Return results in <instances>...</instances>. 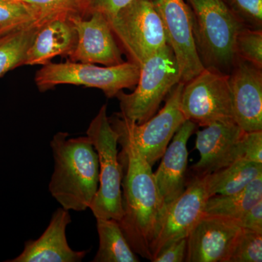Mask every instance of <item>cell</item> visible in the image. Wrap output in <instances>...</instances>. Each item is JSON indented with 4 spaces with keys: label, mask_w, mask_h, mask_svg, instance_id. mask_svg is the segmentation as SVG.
I'll return each mask as SVG.
<instances>
[{
    "label": "cell",
    "mask_w": 262,
    "mask_h": 262,
    "mask_svg": "<svg viewBox=\"0 0 262 262\" xmlns=\"http://www.w3.org/2000/svg\"><path fill=\"white\" fill-rule=\"evenodd\" d=\"M72 222L70 211L58 208L39 238L27 241L23 251L8 262H80L87 251H75L69 246L67 228Z\"/></svg>",
    "instance_id": "2e32d148"
},
{
    "label": "cell",
    "mask_w": 262,
    "mask_h": 262,
    "mask_svg": "<svg viewBox=\"0 0 262 262\" xmlns=\"http://www.w3.org/2000/svg\"><path fill=\"white\" fill-rule=\"evenodd\" d=\"M76 32L68 17L46 20L39 27L27 52L24 65H45L52 58L70 55L76 43Z\"/></svg>",
    "instance_id": "ac0fdd59"
},
{
    "label": "cell",
    "mask_w": 262,
    "mask_h": 262,
    "mask_svg": "<svg viewBox=\"0 0 262 262\" xmlns=\"http://www.w3.org/2000/svg\"><path fill=\"white\" fill-rule=\"evenodd\" d=\"M245 27L261 29L262 0H224Z\"/></svg>",
    "instance_id": "4316f807"
},
{
    "label": "cell",
    "mask_w": 262,
    "mask_h": 262,
    "mask_svg": "<svg viewBox=\"0 0 262 262\" xmlns=\"http://www.w3.org/2000/svg\"><path fill=\"white\" fill-rule=\"evenodd\" d=\"M110 23L130 61L138 65L168 44L163 22L151 0H135Z\"/></svg>",
    "instance_id": "9c48e42d"
},
{
    "label": "cell",
    "mask_w": 262,
    "mask_h": 262,
    "mask_svg": "<svg viewBox=\"0 0 262 262\" xmlns=\"http://www.w3.org/2000/svg\"><path fill=\"white\" fill-rule=\"evenodd\" d=\"M162 22L168 44L173 50L181 74V82H189L204 70L196 51L192 18L185 0H151Z\"/></svg>",
    "instance_id": "8fae6325"
},
{
    "label": "cell",
    "mask_w": 262,
    "mask_h": 262,
    "mask_svg": "<svg viewBox=\"0 0 262 262\" xmlns=\"http://www.w3.org/2000/svg\"><path fill=\"white\" fill-rule=\"evenodd\" d=\"M99 247L94 262H139L117 221L96 219Z\"/></svg>",
    "instance_id": "44dd1931"
},
{
    "label": "cell",
    "mask_w": 262,
    "mask_h": 262,
    "mask_svg": "<svg viewBox=\"0 0 262 262\" xmlns=\"http://www.w3.org/2000/svg\"><path fill=\"white\" fill-rule=\"evenodd\" d=\"M242 146L243 159L262 163V130L244 132Z\"/></svg>",
    "instance_id": "83f0119b"
},
{
    "label": "cell",
    "mask_w": 262,
    "mask_h": 262,
    "mask_svg": "<svg viewBox=\"0 0 262 262\" xmlns=\"http://www.w3.org/2000/svg\"><path fill=\"white\" fill-rule=\"evenodd\" d=\"M187 237L174 241L162 249L152 262L185 261L187 256Z\"/></svg>",
    "instance_id": "f546056e"
},
{
    "label": "cell",
    "mask_w": 262,
    "mask_h": 262,
    "mask_svg": "<svg viewBox=\"0 0 262 262\" xmlns=\"http://www.w3.org/2000/svg\"><path fill=\"white\" fill-rule=\"evenodd\" d=\"M236 124L245 132L262 130V72L237 58L229 74Z\"/></svg>",
    "instance_id": "9a60e30c"
},
{
    "label": "cell",
    "mask_w": 262,
    "mask_h": 262,
    "mask_svg": "<svg viewBox=\"0 0 262 262\" xmlns=\"http://www.w3.org/2000/svg\"><path fill=\"white\" fill-rule=\"evenodd\" d=\"M140 75L134 91L117 94L121 116L137 124L154 116L162 101L181 82V74L171 47L167 44L146 58L140 66Z\"/></svg>",
    "instance_id": "5b68a950"
},
{
    "label": "cell",
    "mask_w": 262,
    "mask_h": 262,
    "mask_svg": "<svg viewBox=\"0 0 262 262\" xmlns=\"http://www.w3.org/2000/svg\"><path fill=\"white\" fill-rule=\"evenodd\" d=\"M42 20L37 10L20 0H0V35Z\"/></svg>",
    "instance_id": "603a6c76"
},
{
    "label": "cell",
    "mask_w": 262,
    "mask_h": 262,
    "mask_svg": "<svg viewBox=\"0 0 262 262\" xmlns=\"http://www.w3.org/2000/svg\"><path fill=\"white\" fill-rule=\"evenodd\" d=\"M89 15L88 19L80 15L68 16L77 37L75 48L68 56L71 61L106 67L123 63L122 52L108 19L96 11Z\"/></svg>",
    "instance_id": "7c38bea8"
},
{
    "label": "cell",
    "mask_w": 262,
    "mask_h": 262,
    "mask_svg": "<svg viewBox=\"0 0 262 262\" xmlns=\"http://www.w3.org/2000/svg\"><path fill=\"white\" fill-rule=\"evenodd\" d=\"M134 1L135 0H91L89 15L92 12H98L110 22Z\"/></svg>",
    "instance_id": "f1b7e54d"
},
{
    "label": "cell",
    "mask_w": 262,
    "mask_h": 262,
    "mask_svg": "<svg viewBox=\"0 0 262 262\" xmlns=\"http://www.w3.org/2000/svg\"><path fill=\"white\" fill-rule=\"evenodd\" d=\"M262 200V175L238 192L212 196L207 200L203 215H215L238 220L248 209Z\"/></svg>",
    "instance_id": "ffe728a7"
},
{
    "label": "cell",
    "mask_w": 262,
    "mask_h": 262,
    "mask_svg": "<svg viewBox=\"0 0 262 262\" xmlns=\"http://www.w3.org/2000/svg\"><path fill=\"white\" fill-rule=\"evenodd\" d=\"M260 175H262V163L239 159L204 177L211 198L238 192Z\"/></svg>",
    "instance_id": "d6986e66"
},
{
    "label": "cell",
    "mask_w": 262,
    "mask_h": 262,
    "mask_svg": "<svg viewBox=\"0 0 262 262\" xmlns=\"http://www.w3.org/2000/svg\"><path fill=\"white\" fill-rule=\"evenodd\" d=\"M140 67L133 61L101 67L93 63L68 61L43 65L35 75L40 91L59 84H75L101 90L108 98L116 97L123 89H134L139 81Z\"/></svg>",
    "instance_id": "8992f818"
},
{
    "label": "cell",
    "mask_w": 262,
    "mask_h": 262,
    "mask_svg": "<svg viewBox=\"0 0 262 262\" xmlns=\"http://www.w3.org/2000/svg\"><path fill=\"white\" fill-rule=\"evenodd\" d=\"M196 51L205 68L229 75L237 60L235 39L245 26L224 0H186Z\"/></svg>",
    "instance_id": "3957f363"
},
{
    "label": "cell",
    "mask_w": 262,
    "mask_h": 262,
    "mask_svg": "<svg viewBox=\"0 0 262 262\" xmlns=\"http://www.w3.org/2000/svg\"><path fill=\"white\" fill-rule=\"evenodd\" d=\"M98 155L99 181L96 195L89 208L96 219L119 222L122 210V168L118 158L119 135L107 116V106L103 105L86 131Z\"/></svg>",
    "instance_id": "277c9868"
},
{
    "label": "cell",
    "mask_w": 262,
    "mask_h": 262,
    "mask_svg": "<svg viewBox=\"0 0 262 262\" xmlns=\"http://www.w3.org/2000/svg\"><path fill=\"white\" fill-rule=\"evenodd\" d=\"M54 168L48 189L62 208L84 211L89 208L98 190V155L88 136L69 138L57 133L51 141Z\"/></svg>",
    "instance_id": "7a4b0ae2"
},
{
    "label": "cell",
    "mask_w": 262,
    "mask_h": 262,
    "mask_svg": "<svg viewBox=\"0 0 262 262\" xmlns=\"http://www.w3.org/2000/svg\"><path fill=\"white\" fill-rule=\"evenodd\" d=\"M237 221L241 228L262 233V200L248 209Z\"/></svg>",
    "instance_id": "4dcf8cb0"
},
{
    "label": "cell",
    "mask_w": 262,
    "mask_h": 262,
    "mask_svg": "<svg viewBox=\"0 0 262 262\" xmlns=\"http://www.w3.org/2000/svg\"><path fill=\"white\" fill-rule=\"evenodd\" d=\"M241 230L233 219L202 215L188 234L185 261L225 262Z\"/></svg>",
    "instance_id": "4fadbf2b"
},
{
    "label": "cell",
    "mask_w": 262,
    "mask_h": 262,
    "mask_svg": "<svg viewBox=\"0 0 262 262\" xmlns=\"http://www.w3.org/2000/svg\"><path fill=\"white\" fill-rule=\"evenodd\" d=\"M118 144L123 214L117 222L134 252L151 261L150 246L163 215V203L152 167L130 139L119 135Z\"/></svg>",
    "instance_id": "6da1fadb"
},
{
    "label": "cell",
    "mask_w": 262,
    "mask_h": 262,
    "mask_svg": "<svg viewBox=\"0 0 262 262\" xmlns=\"http://www.w3.org/2000/svg\"><path fill=\"white\" fill-rule=\"evenodd\" d=\"M46 20H39L0 35V78L10 71L24 65L27 52Z\"/></svg>",
    "instance_id": "7402d4cb"
},
{
    "label": "cell",
    "mask_w": 262,
    "mask_h": 262,
    "mask_svg": "<svg viewBox=\"0 0 262 262\" xmlns=\"http://www.w3.org/2000/svg\"><path fill=\"white\" fill-rule=\"evenodd\" d=\"M245 131L237 124L214 122L196 132V148L200 160L193 165L194 177H204L243 159Z\"/></svg>",
    "instance_id": "5bb4252c"
},
{
    "label": "cell",
    "mask_w": 262,
    "mask_h": 262,
    "mask_svg": "<svg viewBox=\"0 0 262 262\" xmlns=\"http://www.w3.org/2000/svg\"><path fill=\"white\" fill-rule=\"evenodd\" d=\"M37 10L46 20L70 15H89L91 0H20Z\"/></svg>",
    "instance_id": "cb8c5ba5"
},
{
    "label": "cell",
    "mask_w": 262,
    "mask_h": 262,
    "mask_svg": "<svg viewBox=\"0 0 262 262\" xmlns=\"http://www.w3.org/2000/svg\"><path fill=\"white\" fill-rule=\"evenodd\" d=\"M196 127V124L190 120H187L182 124L164 152L159 168L154 173L163 212L185 189L189 155L187 144Z\"/></svg>",
    "instance_id": "e0dca14e"
},
{
    "label": "cell",
    "mask_w": 262,
    "mask_h": 262,
    "mask_svg": "<svg viewBox=\"0 0 262 262\" xmlns=\"http://www.w3.org/2000/svg\"><path fill=\"white\" fill-rule=\"evenodd\" d=\"M180 107L186 120L200 126L214 122L236 124L229 75L205 68L184 83Z\"/></svg>",
    "instance_id": "ba28073f"
},
{
    "label": "cell",
    "mask_w": 262,
    "mask_h": 262,
    "mask_svg": "<svg viewBox=\"0 0 262 262\" xmlns=\"http://www.w3.org/2000/svg\"><path fill=\"white\" fill-rule=\"evenodd\" d=\"M262 233L242 229L225 262H261Z\"/></svg>",
    "instance_id": "d4e9b609"
},
{
    "label": "cell",
    "mask_w": 262,
    "mask_h": 262,
    "mask_svg": "<svg viewBox=\"0 0 262 262\" xmlns=\"http://www.w3.org/2000/svg\"><path fill=\"white\" fill-rule=\"evenodd\" d=\"M184 85L179 82L169 93L163 108L143 123L130 121L119 113L108 117L117 134L130 139L151 167L163 157L173 136L187 120L180 107Z\"/></svg>",
    "instance_id": "52a82bcc"
},
{
    "label": "cell",
    "mask_w": 262,
    "mask_h": 262,
    "mask_svg": "<svg viewBox=\"0 0 262 262\" xmlns=\"http://www.w3.org/2000/svg\"><path fill=\"white\" fill-rule=\"evenodd\" d=\"M235 53L237 58L262 68V30L244 27L235 39Z\"/></svg>",
    "instance_id": "484cf974"
},
{
    "label": "cell",
    "mask_w": 262,
    "mask_h": 262,
    "mask_svg": "<svg viewBox=\"0 0 262 262\" xmlns=\"http://www.w3.org/2000/svg\"><path fill=\"white\" fill-rule=\"evenodd\" d=\"M210 198L204 177H194L180 196L165 208L150 246L151 261L162 249L188 234L203 214Z\"/></svg>",
    "instance_id": "30bf717a"
}]
</instances>
